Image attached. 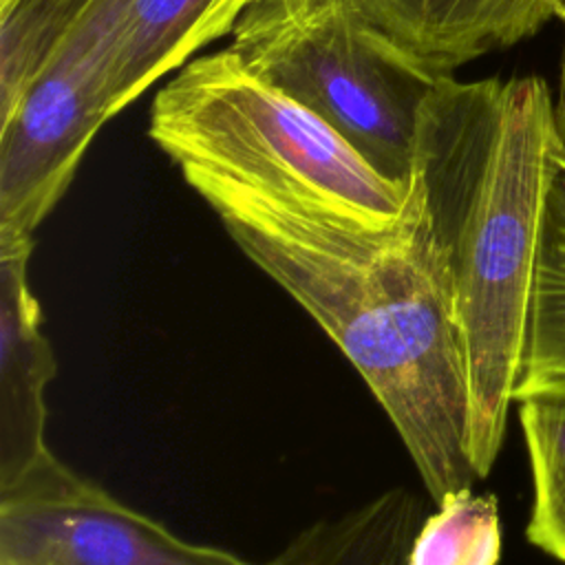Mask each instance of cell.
I'll return each instance as SVG.
<instances>
[{"label":"cell","instance_id":"1","mask_svg":"<svg viewBox=\"0 0 565 565\" xmlns=\"http://www.w3.org/2000/svg\"><path fill=\"white\" fill-rule=\"evenodd\" d=\"M212 212L355 366L430 499L472 488L479 475L455 282L415 185L404 221L391 230L247 203H218Z\"/></svg>","mask_w":565,"mask_h":565},{"label":"cell","instance_id":"2","mask_svg":"<svg viewBox=\"0 0 565 565\" xmlns=\"http://www.w3.org/2000/svg\"><path fill=\"white\" fill-rule=\"evenodd\" d=\"M554 93L541 75H439L417 121L411 183L446 249L470 377V457L479 479L514 404L534 282Z\"/></svg>","mask_w":565,"mask_h":565},{"label":"cell","instance_id":"3","mask_svg":"<svg viewBox=\"0 0 565 565\" xmlns=\"http://www.w3.org/2000/svg\"><path fill=\"white\" fill-rule=\"evenodd\" d=\"M150 139L212 207L249 203L399 225L411 183L373 168L340 132L256 77L232 49L190 60L154 95Z\"/></svg>","mask_w":565,"mask_h":565},{"label":"cell","instance_id":"4","mask_svg":"<svg viewBox=\"0 0 565 565\" xmlns=\"http://www.w3.org/2000/svg\"><path fill=\"white\" fill-rule=\"evenodd\" d=\"M230 49L384 177L408 183L419 110L439 75L362 0H252Z\"/></svg>","mask_w":565,"mask_h":565},{"label":"cell","instance_id":"5","mask_svg":"<svg viewBox=\"0 0 565 565\" xmlns=\"http://www.w3.org/2000/svg\"><path fill=\"white\" fill-rule=\"evenodd\" d=\"M128 0H95L0 124V236L33 238L110 113V64Z\"/></svg>","mask_w":565,"mask_h":565},{"label":"cell","instance_id":"6","mask_svg":"<svg viewBox=\"0 0 565 565\" xmlns=\"http://www.w3.org/2000/svg\"><path fill=\"white\" fill-rule=\"evenodd\" d=\"M0 565H278L192 543L53 452L0 490Z\"/></svg>","mask_w":565,"mask_h":565},{"label":"cell","instance_id":"7","mask_svg":"<svg viewBox=\"0 0 565 565\" xmlns=\"http://www.w3.org/2000/svg\"><path fill=\"white\" fill-rule=\"evenodd\" d=\"M31 252L33 238L0 236V490L53 452L44 437V393L55 355L29 287Z\"/></svg>","mask_w":565,"mask_h":565},{"label":"cell","instance_id":"8","mask_svg":"<svg viewBox=\"0 0 565 565\" xmlns=\"http://www.w3.org/2000/svg\"><path fill=\"white\" fill-rule=\"evenodd\" d=\"M437 75L534 38L556 20L552 0H362Z\"/></svg>","mask_w":565,"mask_h":565},{"label":"cell","instance_id":"9","mask_svg":"<svg viewBox=\"0 0 565 565\" xmlns=\"http://www.w3.org/2000/svg\"><path fill=\"white\" fill-rule=\"evenodd\" d=\"M249 2L128 0L110 64V113L117 115L192 53L232 33Z\"/></svg>","mask_w":565,"mask_h":565},{"label":"cell","instance_id":"10","mask_svg":"<svg viewBox=\"0 0 565 565\" xmlns=\"http://www.w3.org/2000/svg\"><path fill=\"white\" fill-rule=\"evenodd\" d=\"M565 397V146L552 148L514 402Z\"/></svg>","mask_w":565,"mask_h":565},{"label":"cell","instance_id":"11","mask_svg":"<svg viewBox=\"0 0 565 565\" xmlns=\"http://www.w3.org/2000/svg\"><path fill=\"white\" fill-rule=\"evenodd\" d=\"M422 521L417 497L395 486L338 516L307 525L274 561L278 565H408Z\"/></svg>","mask_w":565,"mask_h":565},{"label":"cell","instance_id":"12","mask_svg":"<svg viewBox=\"0 0 565 565\" xmlns=\"http://www.w3.org/2000/svg\"><path fill=\"white\" fill-rule=\"evenodd\" d=\"M530 472V545L565 563V397L530 395L516 402Z\"/></svg>","mask_w":565,"mask_h":565},{"label":"cell","instance_id":"13","mask_svg":"<svg viewBox=\"0 0 565 565\" xmlns=\"http://www.w3.org/2000/svg\"><path fill=\"white\" fill-rule=\"evenodd\" d=\"M95 0H15L0 11V124Z\"/></svg>","mask_w":565,"mask_h":565},{"label":"cell","instance_id":"14","mask_svg":"<svg viewBox=\"0 0 565 565\" xmlns=\"http://www.w3.org/2000/svg\"><path fill=\"white\" fill-rule=\"evenodd\" d=\"M501 521L492 494L461 488L426 514L408 554V565H499Z\"/></svg>","mask_w":565,"mask_h":565},{"label":"cell","instance_id":"15","mask_svg":"<svg viewBox=\"0 0 565 565\" xmlns=\"http://www.w3.org/2000/svg\"><path fill=\"white\" fill-rule=\"evenodd\" d=\"M554 113H556V130H558L561 143L565 146V46H563V57H561L558 88L554 95Z\"/></svg>","mask_w":565,"mask_h":565},{"label":"cell","instance_id":"16","mask_svg":"<svg viewBox=\"0 0 565 565\" xmlns=\"http://www.w3.org/2000/svg\"><path fill=\"white\" fill-rule=\"evenodd\" d=\"M554 4V13H556V20L565 26V0H552Z\"/></svg>","mask_w":565,"mask_h":565},{"label":"cell","instance_id":"17","mask_svg":"<svg viewBox=\"0 0 565 565\" xmlns=\"http://www.w3.org/2000/svg\"><path fill=\"white\" fill-rule=\"evenodd\" d=\"M15 0H0V11H7Z\"/></svg>","mask_w":565,"mask_h":565}]
</instances>
